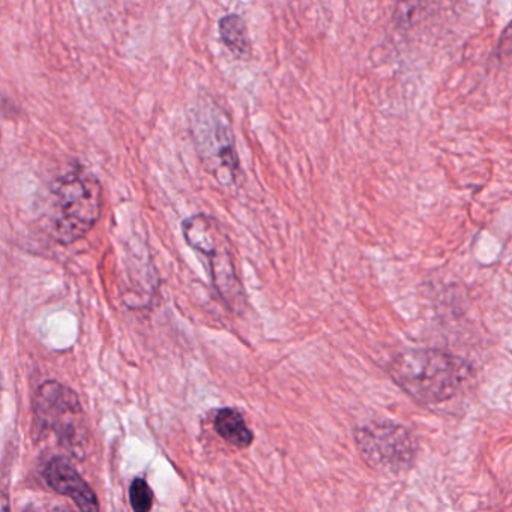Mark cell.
<instances>
[{"label":"cell","instance_id":"cell-1","mask_svg":"<svg viewBox=\"0 0 512 512\" xmlns=\"http://www.w3.org/2000/svg\"><path fill=\"white\" fill-rule=\"evenodd\" d=\"M389 376L412 400L437 404L463 388L472 368L460 356L439 349L407 350L392 359Z\"/></svg>","mask_w":512,"mask_h":512},{"label":"cell","instance_id":"cell-2","mask_svg":"<svg viewBox=\"0 0 512 512\" xmlns=\"http://www.w3.org/2000/svg\"><path fill=\"white\" fill-rule=\"evenodd\" d=\"M103 211V188L94 173L74 167L50 184L47 226L53 241L70 245L85 238Z\"/></svg>","mask_w":512,"mask_h":512},{"label":"cell","instance_id":"cell-3","mask_svg":"<svg viewBox=\"0 0 512 512\" xmlns=\"http://www.w3.org/2000/svg\"><path fill=\"white\" fill-rule=\"evenodd\" d=\"M188 119L194 148L206 172L227 187L238 182L241 164L227 113L211 97L202 95L188 110Z\"/></svg>","mask_w":512,"mask_h":512},{"label":"cell","instance_id":"cell-4","mask_svg":"<svg viewBox=\"0 0 512 512\" xmlns=\"http://www.w3.org/2000/svg\"><path fill=\"white\" fill-rule=\"evenodd\" d=\"M185 241L193 250L208 257L209 274L220 298L233 310H241L245 293L236 274L229 238L211 215L196 214L181 223Z\"/></svg>","mask_w":512,"mask_h":512},{"label":"cell","instance_id":"cell-5","mask_svg":"<svg viewBox=\"0 0 512 512\" xmlns=\"http://www.w3.org/2000/svg\"><path fill=\"white\" fill-rule=\"evenodd\" d=\"M355 442L368 466L380 472L403 473L412 469L416 440L403 425L373 421L355 430Z\"/></svg>","mask_w":512,"mask_h":512},{"label":"cell","instance_id":"cell-6","mask_svg":"<svg viewBox=\"0 0 512 512\" xmlns=\"http://www.w3.org/2000/svg\"><path fill=\"white\" fill-rule=\"evenodd\" d=\"M35 409H37L38 418L49 427L55 428L59 437L68 440L71 445H73V440L77 442L74 424L64 421L65 416L82 413L79 397L73 389L67 388L55 380L44 383L38 389Z\"/></svg>","mask_w":512,"mask_h":512},{"label":"cell","instance_id":"cell-7","mask_svg":"<svg viewBox=\"0 0 512 512\" xmlns=\"http://www.w3.org/2000/svg\"><path fill=\"white\" fill-rule=\"evenodd\" d=\"M44 479L56 493L70 497L82 512H100V502L76 467L64 458H53L43 470Z\"/></svg>","mask_w":512,"mask_h":512},{"label":"cell","instance_id":"cell-8","mask_svg":"<svg viewBox=\"0 0 512 512\" xmlns=\"http://www.w3.org/2000/svg\"><path fill=\"white\" fill-rule=\"evenodd\" d=\"M221 41L239 61L251 58V41L245 20L238 14H227L218 22Z\"/></svg>","mask_w":512,"mask_h":512},{"label":"cell","instance_id":"cell-9","mask_svg":"<svg viewBox=\"0 0 512 512\" xmlns=\"http://www.w3.org/2000/svg\"><path fill=\"white\" fill-rule=\"evenodd\" d=\"M214 427L226 442L232 443L236 448H248L253 443V433L238 410L230 409V407L218 410L215 415Z\"/></svg>","mask_w":512,"mask_h":512},{"label":"cell","instance_id":"cell-10","mask_svg":"<svg viewBox=\"0 0 512 512\" xmlns=\"http://www.w3.org/2000/svg\"><path fill=\"white\" fill-rule=\"evenodd\" d=\"M130 503L134 512H149L154 506V493L145 479L137 478L131 482Z\"/></svg>","mask_w":512,"mask_h":512},{"label":"cell","instance_id":"cell-11","mask_svg":"<svg viewBox=\"0 0 512 512\" xmlns=\"http://www.w3.org/2000/svg\"><path fill=\"white\" fill-rule=\"evenodd\" d=\"M497 49H499L502 55H512V22L509 23L508 28L503 32L502 40H500Z\"/></svg>","mask_w":512,"mask_h":512},{"label":"cell","instance_id":"cell-12","mask_svg":"<svg viewBox=\"0 0 512 512\" xmlns=\"http://www.w3.org/2000/svg\"><path fill=\"white\" fill-rule=\"evenodd\" d=\"M26 512H73V511H70V509L65 508V506L44 505V506H34V508L26 509Z\"/></svg>","mask_w":512,"mask_h":512}]
</instances>
